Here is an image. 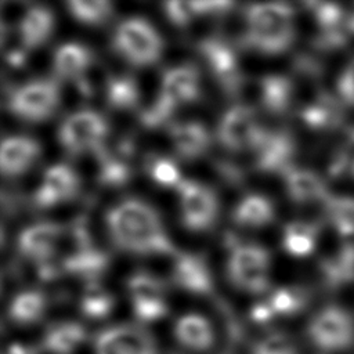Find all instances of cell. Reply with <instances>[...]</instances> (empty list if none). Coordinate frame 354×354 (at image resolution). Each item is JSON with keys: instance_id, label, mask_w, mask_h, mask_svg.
I'll return each instance as SVG.
<instances>
[{"instance_id": "2", "label": "cell", "mask_w": 354, "mask_h": 354, "mask_svg": "<svg viewBox=\"0 0 354 354\" xmlns=\"http://www.w3.org/2000/svg\"><path fill=\"white\" fill-rule=\"evenodd\" d=\"M243 43L267 55H278L295 41V12L286 3L252 4L245 11Z\"/></svg>"}, {"instance_id": "37", "label": "cell", "mask_w": 354, "mask_h": 354, "mask_svg": "<svg viewBox=\"0 0 354 354\" xmlns=\"http://www.w3.org/2000/svg\"><path fill=\"white\" fill-rule=\"evenodd\" d=\"M149 176L156 184L176 189L184 180L176 163L167 158L153 159L149 165Z\"/></svg>"}, {"instance_id": "7", "label": "cell", "mask_w": 354, "mask_h": 354, "mask_svg": "<svg viewBox=\"0 0 354 354\" xmlns=\"http://www.w3.org/2000/svg\"><path fill=\"white\" fill-rule=\"evenodd\" d=\"M91 354H159V344L148 326L136 321L101 328L90 342Z\"/></svg>"}, {"instance_id": "13", "label": "cell", "mask_w": 354, "mask_h": 354, "mask_svg": "<svg viewBox=\"0 0 354 354\" xmlns=\"http://www.w3.org/2000/svg\"><path fill=\"white\" fill-rule=\"evenodd\" d=\"M199 50L217 83L230 95H236L242 84V73L232 47L221 39L209 37L199 44Z\"/></svg>"}, {"instance_id": "28", "label": "cell", "mask_w": 354, "mask_h": 354, "mask_svg": "<svg viewBox=\"0 0 354 354\" xmlns=\"http://www.w3.org/2000/svg\"><path fill=\"white\" fill-rule=\"evenodd\" d=\"M275 217L272 202L260 194H249L243 196L235 206L232 218L236 224L243 227H264Z\"/></svg>"}, {"instance_id": "19", "label": "cell", "mask_w": 354, "mask_h": 354, "mask_svg": "<svg viewBox=\"0 0 354 354\" xmlns=\"http://www.w3.org/2000/svg\"><path fill=\"white\" fill-rule=\"evenodd\" d=\"M40 155L39 142L28 136H10L3 140L0 149L1 173L8 177L29 170Z\"/></svg>"}, {"instance_id": "20", "label": "cell", "mask_w": 354, "mask_h": 354, "mask_svg": "<svg viewBox=\"0 0 354 354\" xmlns=\"http://www.w3.org/2000/svg\"><path fill=\"white\" fill-rule=\"evenodd\" d=\"M48 301L39 289H24L15 293L7 306L8 321L19 328H30L46 317Z\"/></svg>"}, {"instance_id": "35", "label": "cell", "mask_w": 354, "mask_h": 354, "mask_svg": "<svg viewBox=\"0 0 354 354\" xmlns=\"http://www.w3.org/2000/svg\"><path fill=\"white\" fill-rule=\"evenodd\" d=\"M325 207L336 231L343 236L354 235V198L329 196Z\"/></svg>"}, {"instance_id": "43", "label": "cell", "mask_w": 354, "mask_h": 354, "mask_svg": "<svg viewBox=\"0 0 354 354\" xmlns=\"http://www.w3.org/2000/svg\"><path fill=\"white\" fill-rule=\"evenodd\" d=\"M344 26L347 33L354 35V6L350 10H344Z\"/></svg>"}, {"instance_id": "5", "label": "cell", "mask_w": 354, "mask_h": 354, "mask_svg": "<svg viewBox=\"0 0 354 354\" xmlns=\"http://www.w3.org/2000/svg\"><path fill=\"white\" fill-rule=\"evenodd\" d=\"M306 335L311 346L324 354L343 353L354 344V317L340 306H325L313 314Z\"/></svg>"}, {"instance_id": "4", "label": "cell", "mask_w": 354, "mask_h": 354, "mask_svg": "<svg viewBox=\"0 0 354 354\" xmlns=\"http://www.w3.org/2000/svg\"><path fill=\"white\" fill-rule=\"evenodd\" d=\"M113 48L131 65L142 68L159 61L163 40L158 30L141 17H130L118 24L112 37Z\"/></svg>"}, {"instance_id": "10", "label": "cell", "mask_w": 354, "mask_h": 354, "mask_svg": "<svg viewBox=\"0 0 354 354\" xmlns=\"http://www.w3.org/2000/svg\"><path fill=\"white\" fill-rule=\"evenodd\" d=\"M266 131L267 129L259 123L250 106L235 104L221 116L217 137L223 147L231 152L254 151Z\"/></svg>"}, {"instance_id": "17", "label": "cell", "mask_w": 354, "mask_h": 354, "mask_svg": "<svg viewBox=\"0 0 354 354\" xmlns=\"http://www.w3.org/2000/svg\"><path fill=\"white\" fill-rule=\"evenodd\" d=\"M171 279L177 288L196 296L213 293L214 283L212 272L199 254L180 252L174 257Z\"/></svg>"}, {"instance_id": "16", "label": "cell", "mask_w": 354, "mask_h": 354, "mask_svg": "<svg viewBox=\"0 0 354 354\" xmlns=\"http://www.w3.org/2000/svg\"><path fill=\"white\" fill-rule=\"evenodd\" d=\"M79 192V176L65 163H54L46 169L35 192L39 207H51L73 199Z\"/></svg>"}, {"instance_id": "21", "label": "cell", "mask_w": 354, "mask_h": 354, "mask_svg": "<svg viewBox=\"0 0 354 354\" xmlns=\"http://www.w3.org/2000/svg\"><path fill=\"white\" fill-rule=\"evenodd\" d=\"M169 131L174 151L184 159H196L210 147V134L201 122H176Z\"/></svg>"}, {"instance_id": "3", "label": "cell", "mask_w": 354, "mask_h": 354, "mask_svg": "<svg viewBox=\"0 0 354 354\" xmlns=\"http://www.w3.org/2000/svg\"><path fill=\"white\" fill-rule=\"evenodd\" d=\"M201 93V76L194 64H183L167 69L160 80L156 102L142 113V123L158 126L166 122L176 108L195 101Z\"/></svg>"}, {"instance_id": "38", "label": "cell", "mask_w": 354, "mask_h": 354, "mask_svg": "<svg viewBox=\"0 0 354 354\" xmlns=\"http://www.w3.org/2000/svg\"><path fill=\"white\" fill-rule=\"evenodd\" d=\"M167 18L177 26L188 25L199 15L196 1H167L165 3Z\"/></svg>"}, {"instance_id": "41", "label": "cell", "mask_w": 354, "mask_h": 354, "mask_svg": "<svg viewBox=\"0 0 354 354\" xmlns=\"http://www.w3.org/2000/svg\"><path fill=\"white\" fill-rule=\"evenodd\" d=\"M1 354H43L39 343L24 339H12L3 347Z\"/></svg>"}, {"instance_id": "33", "label": "cell", "mask_w": 354, "mask_h": 354, "mask_svg": "<svg viewBox=\"0 0 354 354\" xmlns=\"http://www.w3.org/2000/svg\"><path fill=\"white\" fill-rule=\"evenodd\" d=\"M275 317H292L300 313L307 303V293L299 286L277 288L267 299Z\"/></svg>"}, {"instance_id": "31", "label": "cell", "mask_w": 354, "mask_h": 354, "mask_svg": "<svg viewBox=\"0 0 354 354\" xmlns=\"http://www.w3.org/2000/svg\"><path fill=\"white\" fill-rule=\"evenodd\" d=\"M106 102L118 111H130L138 105L140 90L136 80L130 76H116L106 82Z\"/></svg>"}, {"instance_id": "11", "label": "cell", "mask_w": 354, "mask_h": 354, "mask_svg": "<svg viewBox=\"0 0 354 354\" xmlns=\"http://www.w3.org/2000/svg\"><path fill=\"white\" fill-rule=\"evenodd\" d=\"M177 192L183 225L194 232L212 228L218 213V202L214 191L202 183L184 178Z\"/></svg>"}, {"instance_id": "29", "label": "cell", "mask_w": 354, "mask_h": 354, "mask_svg": "<svg viewBox=\"0 0 354 354\" xmlns=\"http://www.w3.org/2000/svg\"><path fill=\"white\" fill-rule=\"evenodd\" d=\"M322 275L329 286L337 288L354 281V242H344L333 257L322 263Z\"/></svg>"}, {"instance_id": "6", "label": "cell", "mask_w": 354, "mask_h": 354, "mask_svg": "<svg viewBox=\"0 0 354 354\" xmlns=\"http://www.w3.org/2000/svg\"><path fill=\"white\" fill-rule=\"evenodd\" d=\"M227 272L236 289L250 295H263L271 285L270 253L256 243H238L230 253Z\"/></svg>"}, {"instance_id": "42", "label": "cell", "mask_w": 354, "mask_h": 354, "mask_svg": "<svg viewBox=\"0 0 354 354\" xmlns=\"http://www.w3.org/2000/svg\"><path fill=\"white\" fill-rule=\"evenodd\" d=\"M249 315L254 324H257L260 326H266V328L277 318L267 300L257 301L254 306H252Z\"/></svg>"}, {"instance_id": "23", "label": "cell", "mask_w": 354, "mask_h": 354, "mask_svg": "<svg viewBox=\"0 0 354 354\" xmlns=\"http://www.w3.org/2000/svg\"><path fill=\"white\" fill-rule=\"evenodd\" d=\"M54 15L46 6H32L19 21L18 32L25 50L40 47L53 33Z\"/></svg>"}, {"instance_id": "40", "label": "cell", "mask_w": 354, "mask_h": 354, "mask_svg": "<svg viewBox=\"0 0 354 354\" xmlns=\"http://www.w3.org/2000/svg\"><path fill=\"white\" fill-rule=\"evenodd\" d=\"M337 91L344 102L354 106V59L340 75L337 80Z\"/></svg>"}, {"instance_id": "8", "label": "cell", "mask_w": 354, "mask_h": 354, "mask_svg": "<svg viewBox=\"0 0 354 354\" xmlns=\"http://www.w3.org/2000/svg\"><path fill=\"white\" fill-rule=\"evenodd\" d=\"M59 104V86L55 79H37L12 90L7 100L8 111L26 122H43L53 116Z\"/></svg>"}, {"instance_id": "26", "label": "cell", "mask_w": 354, "mask_h": 354, "mask_svg": "<svg viewBox=\"0 0 354 354\" xmlns=\"http://www.w3.org/2000/svg\"><path fill=\"white\" fill-rule=\"evenodd\" d=\"M303 122L315 130L335 129L342 123L343 111L340 104L328 94H319L300 112Z\"/></svg>"}, {"instance_id": "1", "label": "cell", "mask_w": 354, "mask_h": 354, "mask_svg": "<svg viewBox=\"0 0 354 354\" xmlns=\"http://www.w3.org/2000/svg\"><path fill=\"white\" fill-rule=\"evenodd\" d=\"M105 223L116 248L133 254H167L176 257L180 250L173 245L166 228L151 205L129 198L106 212Z\"/></svg>"}, {"instance_id": "25", "label": "cell", "mask_w": 354, "mask_h": 354, "mask_svg": "<svg viewBox=\"0 0 354 354\" xmlns=\"http://www.w3.org/2000/svg\"><path fill=\"white\" fill-rule=\"evenodd\" d=\"M295 95L293 82L283 75H267L260 79V101L274 115L285 113Z\"/></svg>"}, {"instance_id": "18", "label": "cell", "mask_w": 354, "mask_h": 354, "mask_svg": "<svg viewBox=\"0 0 354 354\" xmlns=\"http://www.w3.org/2000/svg\"><path fill=\"white\" fill-rule=\"evenodd\" d=\"M256 166L261 171L285 173L292 167L295 155V141L285 130H267L260 144L254 149Z\"/></svg>"}, {"instance_id": "15", "label": "cell", "mask_w": 354, "mask_h": 354, "mask_svg": "<svg viewBox=\"0 0 354 354\" xmlns=\"http://www.w3.org/2000/svg\"><path fill=\"white\" fill-rule=\"evenodd\" d=\"M65 227L53 221H40L25 227L17 239L21 256L35 260L39 264L54 257L58 243L62 239Z\"/></svg>"}, {"instance_id": "9", "label": "cell", "mask_w": 354, "mask_h": 354, "mask_svg": "<svg viewBox=\"0 0 354 354\" xmlns=\"http://www.w3.org/2000/svg\"><path fill=\"white\" fill-rule=\"evenodd\" d=\"M108 136V123L94 109H80L68 115L58 127V140L69 153L98 152Z\"/></svg>"}, {"instance_id": "32", "label": "cell", "mask_w": 354, "mask_h": 354, "mask_svg": "<svg viewBox=\"0 0 354 354\" xmlns=\"http://www.w3.org/2000/svg\"><path fill=\"white\" fill-rule=\"evenodd\" d=\"M248 354H299L295 339L279 329H266L249 346Z\"/></svg>"}, {"instance_id": "12", "label": "cell", "mask_w": 354, "mask_h": 354, "mask_svg": "<svg viewBox=\"0 0 354 354\" xmlns=\"http://www.w3.org/2000/svg\"><path fill=\"white\" fill-rule=\"evenodd\" d=\"M171 336L184 350L194 354L210 351L217 342V330L209 317L198 311L180 314L171 324Z\"/></svg>"}, {"instance_id": "22", "label": "cell", "mask_w": 354, "mask_h": 354, "mask_svg": "<svg viewBox=\"0 0 354 354\" xmlns=\"http://www.w3.org/2000/svg\"><path fill=\"white\" fill-rule=\"evenodd\" d=\"M283 178L286 192L296 203H310L329 198L325 181L310 169L292 166L283 173Z\"/></svg>"}, {"instance_id": "27", "label": "cell", "mask_w": 354, "mask_h": 354, "mask_svg": "<svg viewBox=\"0 0 354 354\" xmlns=\"http://www.w3.org/2000/svg\"><path fill=\"white\" fill-rule=\"evenodd\" d=\"M115 308V296L98 281L86 282L79 299V310L87 321L100 322L109 318Z\"/></svg>"}, {"instance_id": "39", "label": "cell", "mask_w": 354, "mask_h": 354, "mask_svg": "<svg viewBox=\"0 0 354 354\" xmlns=\"http://www.w3.org/2000/svg\"><path fill=\"white\" fill-rule=\"evenodd\" d=\"M333 170L336 174L346 173L351 178H354V131L348 136L346 145L343 147L342 152L337 155Z\"/></svg>"}, {"instance_id": "34", "label": "cell", "mask_w": 354, "mask_h": 354, "mask_svg": "<svg viewBox=\"0 0 354 354\" xmlns=\"http://www.w3.org/2000/svg\"><path fill=\"white\" fill-rule=\"evenodd\" d=\"M66 8L77 22L86 25H101L112 15V4L106 0H72Z\"/></svg>"}, {"instance_id": "14", "label": "cell", "mask_w": 354, "mask_h": 354, "mask_svg": "<svg viewBox=\"0 0 354 354\" xmlns=\"http://www.w3.org/2000/svg\"><path fill=\"white\" fill-rule=\"evenodd\" d=\"M88 342V330L80 321L57 319L44 326L37 343L43 354H79Z\"/></svg>"}, {"instance_id": "36", "label": "cell", "mask_w": 354, "mask_h": 354, "mask_svg": "<svg viewBox=\"0 0 354 354\" xmlns=\"http://www.w3.org/2000/svg\"><path fill=\"white\" fill-rule=\"evenodd\" d=\"M126 289L129 292L130 300L166 297L163 281L145 271L131 274L126 281Z\"/></svg>"}, {"instance_id": "30", "label": "cell", "mask_w": 354, "mask_h": 354, "mask_svg": "<svg viewBox=\"0 0 354 354\" xmlns=\"http://www.w3.org/2000/svg\"><path fill=\"white\" fill-rule=\"evenodd\" d=\"M318 228L304 221L289 223L283 230V249L295 257H306L311 254L317 245Z\"/></svg>"}, {"instance_id": "24", "label": "cell", "mask_w": 354, "mask_h": 354, "mask_svg": "<svg viewBox=\"0 0 354 354\" xmlns=\"http://www.w3.org/2000/svg\"><path fill=\"white\" fill-rule=\"evenodd\" d=\"M91 51L76 41H66L57 47L53 58L54 72L57 77L77 79L83 76L91 66Z\"/></svg>"}]
</instances>
